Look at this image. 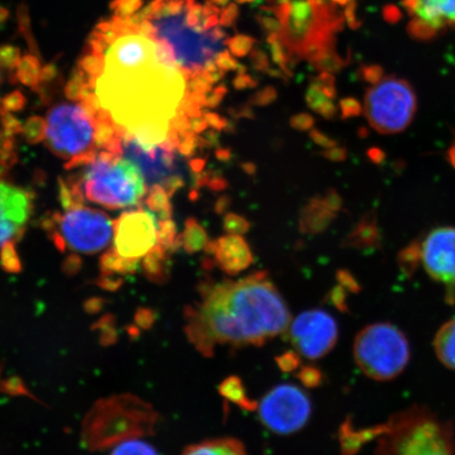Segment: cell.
Instances as JSON below:
<instances>
[{
    "instance_id": "cell-45",
    "label": "cell",
    "mask_w": 455,
    "mask_h": 455,
    "mask_svg": "<svg viewBox=\"0 0 455 455\" xmlns=\"http://www.w3.org/2000/svg\"><path fill=\"white\" fill-rule=\"evenodd\" d=\"M338 281L347 291L357 292L360 290V286H358L357 282L349 271L339 270L338 272Z\"/></svg>"
},
{
    "instance_id": "cell-17",
    "label": "cell",
    "mask_w": 455,
    "mask_h": 455,
    "mask_svg": "<svg viewBox=\"0 0 455 455\" xmlns=\"http://www.w3.org/2000/svg\"><path fill=\"white\" fill-rule=\"evenodd\" d=\"M424 269L431 278L447 287L449 298L455 288V228L431 231L420 243Z\"/></svg>"
},
{
    "instance_id": "cell-44",
    "label": "cell",
    "mask_w": 455,
    "mask_h": 455,
    "mask_svg": "<svg viewBox=\"0 0 455 455\" xmlns=\"http://www.w3.org/2000/svg\"><path fill=\"white\" fill-rule=\"evenodd\" d=\"M294 129L306 131L310 130L315 126V119L308 113H300L295 116L290 121Z\"/></svg>"
},
{
    "instance_id": "cell-14",
    "label": "cell",
    "mask_w": 455,
    "mask_h": 455,
    "mask_svg": "<svg viewBox=\"0 0 455 455\" xmlns=\"http://www.w3.org/2000/svg\"><path fill=\"white\" fill-rule=\"evenodd\" d=\"M284 333L294 350L311 361L320 360L329 355L339 339L337 321L323 309L300 313L290 323Z\"/></svg>"
},
{
    "instance_id": "cell-16",
    "label": "cell",
    "mask_w": 455,
    "mask_h": 455,
    "mask_svg": "<svg viewBox=\"0 0 455 455\" xmlns=\"http://www.w3.org/2000/svg\"><path fill=\"white\" fill-rule=\"evenodd\" d=\"M411 17L407 31L418 41H430L442 32L455 30V0H403Z\"/></svg>"
},
{
    "instance_id": "cell-9",
    "label": "cell",
    "mask_w": 455,
    "mask_h": 455,
    "mask_svg": "<svg viewBox=\"0 0 455 455\" xmlns=\"http://www.w3.org/2000/svg\"><path fill=\"white\" fill-rule=\"evenodd\" d=\"M355 361L367 378L390 382L403 372L411 362V343L394 323H370L356 334Z\"/></svg>"
},
{
    "instance_id": "cell-30",
    "label": "cell",
    "mask_w": 455,
    "mask_h": 455,
    "mask_svg": "<svg viewBox=\"0 0 455 455\" xmlns=\"http://www.w3.org/2000/svg\"><path fill=\"white\" fill-rule=\"evenodd\" d=\"M111 455H158V453L149 443L133 437V439L118 443Z\"/></svg>"
},
{
    "instance_id": "cell-19",
    "label": "cell",
    "mask_w": 455,
    "mask_h": 455,
    "mask_svg": "<svg viewBox=\"0 0 455 455\" xmlns=\"http://www.w3.org/2000/svg\"><path fill=\"white\" fill-rule=\"evenodd\" d=\"M204 250L213 256L215 265L228 275H236L253 263L251 249L241 235H228L209 242Z\"/></svg>"
},
{
    "instance_id": "cell-32",
    "label": "cell",
    "mask_w": 455,
    "mask_h": 455,
    "mask_svg": "<svg viewBox=\"0 0 455 455\" xmlns=\"http://www.w3.org/2000/svg\"><path fill=\"white\" fill-rule=\"evenodd\" d=\"M254 44V38L251 36L238 34L228 39V49L233 56L244 57L252 52Z\"/></svg>"
},
{
    "instance_id": "cell-7",
    "label": "cell",
    "mask_w": 455,
    "mask_h": 455,
    "mask_svg": "<svg viewBox=\"0 0 455 455\" xmlns=\"http://www.w3.org/2000/svg\"><path fill=\"white\" fill-rule=\"evenodd\" d=\"M377 455H455L452 423L413 405L380 424Z\"/></svg>"
},
{
    "instance_id": "cell-43",
    "label": "cell",
    "mask_w": 455,
    "mask_h": 455,
    "mask_svg": "<svg viewBox=\"0 0 455 455\" xmlns=\"http://www.w3.org/2000/svg\"><path fill=\"white\" fill-rule=\"evenodd\" d=\"M362 76L369 84H375L382 81L384 72L379 66H365L363 67Z\"/></svg>"
},
{
    "instance_id": "cell-47",
    "label": "cell",
    "mask_w": 455,
    "mask_h": 455,
    "mask_svg": "<svg viewBox=\"0 0 455 455\" xmlns=\"http://www.w3.org/2000/svg\"><path fill=\"white\" fill-rule=\"evenodd\" d=\"M345 288L343 286L335 287L331 293H330V300L332 301V304L337 306V308H339L341 311L346 310V292ZM347 291V290H346Z\"/></svg>"
},
{
    "instance_id": "cell-58",
    "label": "cell",
    "mask_w": 455,
    "mask_h": 455,
    "mask_svg": "<svg viewBox=\"0 0 455 455\" xmlns=\"http://www.w3.org/2000/svg\"><path fill=\"white\" fill-rule=\"evenodd\" d=\"M448 159L451 162V166L455 169V141L448 151Z\"/></svg>"
},
{
    "instance_id": "cell-46",
    "label": "cell",
    "mask_w": 455,
    "mask_h": 455,
    "mask_svg": "<svg viewBox=\"0 0 455 455\" xmlns=\"http://www.w3.org/2000/svg\"><path fill=\"white\" fill-rule=\"evenodd\" d=\"M323 201L325 203L326 206L334 213L339 212L341 204H343V201H341L338 192L333 189L329 190L327 195L323 196Z\"/></svg>"
},
{
    "instance_id": "cell-39",
    "label": "cell",
    "mask_w": 455,
    "mask_h": 455,
    "mask_svg": "<svg viewBox=\"0 0 455 455\" xmlns=\"http://www.w3.org/2000/svg\"><path fill=\"white\" fill-rule=\"evenodd\" d=\"M340 110L344 118H352L360 116L363 107L355 99H345L340 101Z\"/></svg>"
},
{
    "instance_id": "cell-12",
    "label": "cell",
    "mask_w": 455,
    "mask_h": 455,
    "mask_svg": "<svg viewBox=\"0 0 455 455\" xmlns=\"http://www.w3.org/2000/svg\"><path fill=\"white\" fill-rule=\"evenodd\" d=\"M114 152L132 162L144 176L148 190L161 187L170 196L186 186L183 155L164 145L147 147L131 136H119Z\"/></svg>"
},
{
    "instance_id": "cell-27",
    "label": "cell",
    "mask_w": 455,
    "mask_h": 455,
    "mask_svg": "<svg viewBox=\"0 0 455 455\" xmlns=\"http://www.w3.org/2000/svg\"><path fill=\"white\" fill-rule=\"evenodd\" d=\"M169 250L157 244L152 251L146 256L144 261V269L150 280L163 283L169 276Z\"/></svg>"
},
{
    "instance_id": "cell-51",
    "label": "cell",
    "mask_w": 455,
    "mask_h": 455,
    "mask_svg": "<svg viewBox=\"0 0 455 455\" xmlns=\"http://www.w3.org/2000/svg\"><path fill=\"white\" fill-rule=\"evenodd\" d=\"M276 99V91L273 88H266L261 92L255 95L254 104L255 105H267L270 101Z\"/></svg>"
},
{
    "instance_id": "cell-21",
    "label": "cell",
    "mask_w": 455,
    "mask_h": 455,
    "mask_svg": "<svg viewBox=\"0 0 455 455\" xmlns=\"http://www.w3.org/2000/svg\"><path fill=\"white\" fill-rule=\"evenodd\" d=\"M334 219L335 213L326 206L323 197H313L301 212L300 231L309 235H318L325 231Z\"/></svg>"
},
{
    "instance_id": "cell-34",
    "label": "cell",
    "mask_w": 455,
    "mask_h": 455,
    "mask_svg": "<svg viewBox=\"0 0 455 455\" xmlns=\"http://www.w3.org/2000/svg\"><path fill=\"white\" fill-rule=\"evenodd\" d=\"M300 383L305 388H317L323 380V374L320 368L313 365H306L299 370L297 374Z\"/></svg>"
},
{
    "instance_id": "cell-2",
    "label": "cell",
    "mask_w": 455,
    "mask_h": 455,
    "mask_svg": "<svg viewBox=\"0 0 455 455\" xmlns=\"http://www.w3.org/2000/svg\"><path fill=\"white\" fill-rule=\"evenodd\" d=\"M291 313L268 273L238 281L204 282L199 299L186 307L188 339L204 356L219 347H261L287 331Z\"/></svg>"
},
{
    "instance_id": "cell-42",
    "label": "cell",
    "mask_w": 455,
    "mask_h": 455,
    "mask_svg": "<svg viewBox=\"0 0 455 455\" xmlns=\"http://www.w3.org/2000/svg\"><path fill=\"white\" fill-rule=\"evenodd\" d=\"M215 64L225 72L236 71L240 68V65H238L237 60L233 57L230 51H225V52L221 53L218 60H216Z\"/></svg>"
},
{
    "instance_id": "cell-3",
    "label": "cell",
    "mask_w": 455,
    "mask_h": 455,
    "mask_svg": "<svg viewBox=\"0 0 455 455\" xmlns=\"http://www.w3.org/2000/svg\"><path fill=\"white\" fill-rule=\"evenodd\" d=\"M220 9L196 0H153L133 13L157 42L166 45L187 84L207 76L228 48Z\"/></svg>"
},
{
    "instance_id": "cell-38",
    "label": "cell",
    "mask_w": 455,
    "mask_h": 455,
    "mask_svg": "<svg viewBox=\"0 0 455 455\" xmlns=\"http://www.w3.org/2000/svg\"><path fill=\"white\" fill-rule=\"evenodd\" d=\"M0 264H2L4 270H20V261L14 244H9V246L4 247L2 251H0Z\"/></svg>"
},
{
    "instance_id": "cell-13",
    "label": "cell",
    "mask_w": 455,
    "mask_h": 455,
    "mask_svg": "<svg viewBox=\"0 0 455 455\" xmlns=\"http://www.w3.org/2000/svg\"><path fill=\"white\" fill-rule=\"evenodd\" d=\"M256 411L267 429L275 435H290L308 424L312 403L299 386L281 384L267 392Z\"/></svg>"
},
{
    "instance_id": "cell-48",
    "label": "cell",
    "mask_w": 455,
    "mask_h": 455,
    "mask_svg": "<svg viewBox=\"0 0 455 455\" xmlns=\"http://www.w3.org/2000/svg\"><path fill=\"white\" fill-rule=\"evenodd\" d=\"M204 117L206 118L209 127L216 130H224L228 127V121L226 118L221 117L219 114L213 112L204 113Z\"/></svg>"
},
{
    "instance_id": "cell-1",
    "label": "cell",
    "mask_w": 455,
    "mask_h": 455,
    "mask_svg": "<svg viewBox=\"0 0 455 455\" xmlns=\"http://www.w3.org/2000/svg\"><path fill=\"white\" fill-rule=\"evenodd\" d=\"M67 95L88 102L119 136L150 147L168 141L186 116L188 84L166 45L133 14L116 13L91 34Z\"/></svg>"
},
{
    "instance_id": "cell-49",
    "label": "cell",
    "mask_w": 455,
    "mask_h": 455,
    "mask_svg": "<svg viewBox=\"0 0 455 455\" xmlns=\"http://www.w3.org/2000/svg\"><path fill=\"white\" fill-rule=\"evenodd\" d=\"M251 60L256 69L267 71L269 69V60L264 52L259 50H252Z\"/></svg>"
},
{
    "instance_id": "cell-33",
    "label": "cell",
    "mask_w": 455,
    "mask_h": 455,
    "mask_svg": "<svg viewBox=\"0 0 455 455\" xmlns=\"http://www.w3.org/2000/svg\"><path fill=\"white\" fill-rule=\"evenodd\" d=\"M224 229L228 235H243L250 229L249 221L235 213H228L224 219Z\"/></svg>"
},
{
    "instance_id": "cell-35",
    "label": "cell",
    "mask_w": 455,
    "mask_h": 455,
    "mask_svg": "<svg viewBox=\"0 0 455 455\" xmlns=\"http://www.w3.org/2000/svg\"><path fill=\"white\" fill-rule=\"evenodd\" d=\"M345 65V60L337 53V51H332L322 56L313 66L321 72L333 73L339 71Z\"/></svg>"
},
{
    "instance_id": "cell-26",
    "label": "cell",
    "mask_w": 455,
    "mask_h": 455,
    "mask_svg": "<svg viewBox=\"0 0 455 455\" xmlns=\"http://www.w3.org/2000/svg\"><path fill=\"white\" fill-rule=\"evenodd\" d=\"M220 395L227 401L235 403L247 411L258 409L259 403L251 400L247 394L243 380L237 377H229L220 385Z\"/></svg>"
},
{
    "instance_id": "cell-5",
    "label": "cell",
    "mask_w": 455,
    "mask_h": 455,
    "mask_svg": "<svg viewBox=\"0 0 455 455\" xmlns=\"http://www.w3.org/2000/svg\"><path fill=\"white\" fill-rule=\"evenodd\" d=\"M269 8L280 20L278 34L291 62L304 59L315 65L326 53L335 51L334 36L345 24L339 5L332 0H269Z\"/></svg>"
},
{
    "instance_id": "cell-54",
    "label": "cell",
    "mask_w": 455,
    "mask_h": 455,
    "mask_svg": "<svg viewBox=\"0 0 455 455\" xmlns=\"http://www.w3.org/2000/svg\"><path fill=\"white\" fill-rule=\"evenodd\" d=\"M323 156L330 159V161L333 162H341L345 161L347 156V152L344 148H330L329 151L323 152Z\"/></svg>"
},
{
    "instance_id": "cell-36",
    "label": "cell",
    "mask_w": 455,
    "mask_h": 455,
    "mask_svg": "<svg viewBox=\"0 0 455 455\" xmlns=\"http://www.w3.org/2000/svg\"><path fill=\"white\" fill-rule=\"evenodd\" d=\"M19 66V77L20 81L26 84H34L37 82L39 66L36 60L32 59V57H28V59L20 61Z\"/></svg>"
},
{
    "instance_id": "cell-37",
    "label": "cell",
    "mask_w": 455,
    "mask_h": 455,
    "mask_svg": "<svg viewBox=\"0 0 455 455\" xmlns=\"http://www.w3.org/2000/svg\"><path fill=\"white\" fill-rule=\"evenodd\" d=\"M276 363L283 372H297L300 368V355L295 350L284 352L276 357Z\"/></svg>"
},
{
    "instance_id": "cell-29",
    "label": "cell",
    "mask_w": 455,
    "mask_h": 455,
    "mask_svg": "<svg viewBox=\"0 0 455 455\" xmlns=\"http://www.w3.org/2000/svg\"><path fill=\"white\" fill-rule=\"evenodd\" d=\"M181 236L186 251L190 254L202 251L209 243L206 230L195 219L186 221V229Z\"/></svg>"
},
{
    "instance_id": "cell-6",
    "label": "cell",
    "mask_w": 455,
    "mask_h": 455,
    "mask_svg": "<svg viewBox=\"0 0 455 455\" xmlns=\"http://www.w3.org/2000/svg\"><path fill=\"white\" fill-rule=\"evenodd\" d=\"M76 178L68 180L76 188L84 201L107 209L140 206L148 187L140 169L117 153L100 150L84 163Z\"/></svg>"
},
{
    "instance_id": "cell-52",
    "label": "cell",
    "mask_w": 455,
    "mask_h": 455,
    "mask_svg": "<svg viewBox=\"0 0 455 455\" xmlns=\"http://www.w3.org/2000/svg\"><path fill=\"white\" fill-rule=\"evenodd\" d=\"M233 84H235V88L237 89H247L253 87L255 83L251 77L247 76V74H244L243 67H240L238 68V76Z\"/></svg>"
},
{
    "instance_id": "cell-40",
    "label": "cell",
    "mask_w": 455,
    "mask_h": 455,
    "mask_svg": "<svg viewBox=\"0 0 455 455\" xmlns=\"http://www.w3.org/2000/svg\"><path fill=\"white\" fill-rule=\"evenodd\" d=\"M238 13H240V10H238L236 4L230 3L227 5L226 8L220 10V25L223 27H230L235 25V22L238 17Z\"/></svg>"
},
{
    "instance_id": "cell-4",
    "label": "cell",
    "mask_w": 455,
    "mask_h": 455,
    "mask_svg": "<svg viewBox=\"0 0 455 455\" xmlns=\"http://www.w3.org/2000/svg\"><path fill=\"white\" fill-rule=\"evenodd\" d=\"M118 133L110 122L84 100L60 102L42 118V141L66 161V169L83 166L107 150Z\"/></svg>"
},
{
    "instance_id": "cell-41",
    "label": "cell",
    "mask_w": 455,
    "mask_h": 455,
    "mask_svg": "<svg viewBox=\"0 0 455 455\" xmlns=\"http://www.w3.org/2000/svg\"><path fill=\"white\" fill-rule=\"evenodd\" d=\"M20 55L12 47H0V66L14 67L20 64Z\"/></svg>"
},
{
    "instance_id": "cell-25",
    "label": "cell",
    "mask_w": 455,
    "mask_h": 455,
    "mask_svg": "<svg viewBox=\"0 0 455 455\" xmlns=\"http://www.w3.org/2000/svg\"><path fill=\"white\" fill-rule=\"evenodd\" d=\"M379 243V230L377 219L373 213H368L355 227V229L347 236L344 246L354 248H370Z\"/></svg>"
},
{
    "instance_id": "cell-57",
    "label": "cell",
    "mask_w": 455,
    "mask_h": 455,
    "mask_svg": "<svg viewBox=\"0 0 455 455\" xmlns=\"http://www.w3.org/2000/svg\"><path fill=\"white\" fill-rule=\"evenodd\" d=\"M230 2L231 0H207V4H213L220 9L226 8Z\"/></svg>"
},
{
    "instance_id": "cell-28",
    "label": "cell",
    "mask_w": 455,
    "mask_h": 455,
    "mask_svg": "<svg viewBox=\"0 0 455 455\" xmlns=\"http://www.w3.org/2000/svg\"><path fill=\"white\" fill-rule=\"evenodd\" d=\"M306 100L311 109L321 114L323 117L332 119L337 116L338 107L315 82L307 91Z\"/></svg>"
},
{
    "instance_id": "cell-60",
    "label": "cell",
    "mask_w": 455,
    "mask_h": 455,
    "mask_svg": "<svg viewBox=\"0 0 455 455\" xmlns=\"http://www.w3.org/2000/svg\"><path fill=\"white\" fill-rule=\"evenodd\" d=\"M237 3L240 4H248V3H253L254 0H236Z\"/></svg>"
},
{
    "instance_id": "cell-8",
    "label": "cell",
    "mask_w": 455,
    "mask_h": 455,
    "mask_svg": "<svg viewBox=\"0 0 455 455\" xmlns=\"http://www.w3.org/2000/svg\"><path fill=\"white\" fill-rule=\"evenodd\" d=\"M157 414L149 403L131 395L108 398L96 403L85 419L84 440L92 449L150 435Z\"/></svg>"
},
{
    "instance_id": "cell-31",
    "label": "cell",
    "mask_w": 455,
    "mask_h": 455,
    "mask_svg": "<svg viewBox=\"0 0 455 455\" xmlns=\"http://www.w3.org/2000/svg\"><path fill=\"white\" fill-rule=\"evenodd\" d=\"M420 259H422V251H420V243H414L411 246L403 249L398 255V264H400L403 271L411 273L418 268Z\"/></svg>"
},
{
    "instance_id": "cell-20",
    "label": "cell",
    "mask_w": 455,
    "mask_h": 455,
    "mask_svg": "<svg viewBox=\"0 0 455 455\" xmlns=\"http://www.w3.org/2000/svg\"><path fill=\"white\" fill-rule=\"evenodd\" d=\"M21 131L20 122L4 106V113L0 117V176L16 162L15 136Z\"/></svg>"
},
{
    "instance_id": "cell-50",
    "label": "cell",
    "mask_w": 455,
    "mask_h": 455,
    "mask_svg": "<svg viewBox=\"0 0 455 455\" xmlns=\"http://www.w3.org/2000/svg\"><path fill=\"white\" fill-rule=\"evenodd\" d=\"M227 88L220 85V87L215 88L207 95V104L206 107L214 108L220 105L221 100L224 99V96L227 93Z\"/></svg>"
},
{
    "instance_id": "cell-24",
    "label": "cell",
    "mask_w": 455,
    "mask_h": 455,
    "mask_svg": "<svg viewBox=\"0 0 455 455\" xmlns=\"http://www.w3.org/2000/svg\"><path fill=\"white\" fill-rule=\"evenodd\" d=\"M434 348L443 365L455 371V317L443 323L437 330Z\"/></svg>"
},
{
    "instance_id": "cell-11",
    "label": "cell",
    "mask_w": 455,
    "mask_h": 455,
    "mask_svg": "<svg viewBox=\"0 0 455 455\" xmlns=\"http://www.w3.org/2000/svg\"><path fill=\"white\" fill-rule=\"evenodd\" d=\"M418 98L406 79L386 76L368 89L363 111L370 126L380 134H396L411 126Z\"/></svg>"
},
{
    "instance_id": "cell-59",
    "label": "cell",
    "mask_w": 455,
    "mask_h": 455,
    "mask_svg": "<svg viewBox=\"0 0 455 455\" xmlns=\"http://www.w3.org/2000/svg\"><path fill=\"white\" fill-rule=\"evenodd\" d=\"M335 4L339 5V7H346L347 4H349L354 0H332Z\"/></svg>"
},
{
    "instance_id": "cell-23",
    "label": "cell",
    "mask_w": 455,
    "mask_h": 455,
    "mask_svg": "<svg viewBox=\"0 0 455 455\" xmlns=\"http://www.w3.org/2000/svg\"><path fill=\"white\" fill-rule=\"evenodd\" d=\"M181 455H248L240 440L223 437L195 443L185 449Z\"/></svg>"
},
{
    "instance_id": "cell-18",
    "label": "cell",
    "mask_w": 455,
    "mask_h": 455,
    "mask_svg": "<svg viewBox=\"0 0 455 455\" xmlns=\"http://www.w3.org/2000/svg\"><path fill=\"white\" fill-rule=\"evenodd\" d=\"M33 208L32 193L0 180V251L24 235Z\"/></svg>"
},
{
    "instance_id": "cell-55",
    "label": "cell",
    "mask_w": 455,
    "mask_h": 455,
    "mask_svg": "<svg viewBox=\"0 0 455 455\" xmlns=\"http://www.w3.org/2000/svg\"><path fill=\"white\" fill-rule=\"evenodd\" d=\"M384 15L387 20L395 22L398 20V17H400V12H398L395 7H388L385 9Z\"/></svg>"
},
{
    "instance_id": "cell-10",
    "label": "cell",
    "mask_w": 455,
    "mask_h": 455,
    "mask_svg": "<svg viewBox=\"0 0 455 455\" xmlns=\"http://www.w3.org/2000/svg\"><path fill=\"white\" fill-rule=\"evenodd\" d=\"M65 209L44 220L45 230L60 251L94 254L108 247L114 236L109 216L84 204Z\"/></svg>"
},
{
    "instance_id": "cell-15",
    "label": "cell",
    "mask_w": 455,
    "mask_h": 455,
    "mask_svg": "<svg viewBox=\"0 0 455 455\" xmlns=\"http://www.w3.org/2000/svg\"><path fill=\"white\" fill-rule=\"evenodd\" d=\"M158 220L144 206L124 212L114 221L113 251L140 263L158 243Z\"/></svg>"
},
{
    "instance_id": "cell-53",
    "label": "cell",
    "mask_w": 455,
    "mask_h": 455,
    "mask_svg": "<svg viewBox=\"0 0 455 455\" xmlns=\"http://www.w3.org/2000/svg\"><path fill=\"white\" fill-rule=\"evenodd\" d=\"M310 135L311 139L315 140L316 144L321 145L323 148L337 147V141L328 138L327 135L321 133L320 131L316 129H313Z\"/></svg>"
},
{
    "instance_id": "cell-56",
    "label": "cell",
    "mask_w": 455,
    "mask_h": 455,
    "mask_svg": "<svg viewBox=\"0 0 455 455\" xmlns=\"http://www.w3.org/2000/svg\"><path fill=\"white\" fill-rule=\"evenodd\" d=\"M229 204V198H228L227 196L220 197L218 204H216V212H218V213H223L224 212H226Z\"/></svg>"
},
{
    "instance_id": "cell-22",
    "label": "cell",
    "mask_w": 455,
    "mask_h": 455,
    "mask_svg": "<svg viewBox=\"0 0 455 455\" xmlns=\"http://www.w3.org/2000/svg\"><path fill=\"white\" fill-rule=\"evenodd\" d=\"M380 426L368 429H357L351 422H346L340 427L339 443L343 455H355L360 449L371 440H377Z\"/></svg>"
}]
</instances>
